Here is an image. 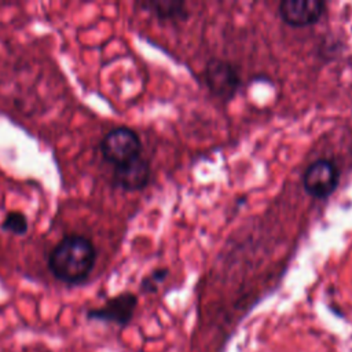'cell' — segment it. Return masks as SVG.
Instances as JSON below:
<instances>
[{
  "label": "cell",
  "mask_w": 352,
  "mask_h": 352,
  "mask_svg": "<svg viewBox=\"0 0 352 352\" xmlns=\"http://www.w3.org/2000/svg\"><path fill=\"white\" fill-rule=\"evenodd\" d=\"M139 7L160 21H183L188 15L186 3L180 0H150L139 3Z\"/></svg>",
  "instance_id": "cell-8"
},
{
  "label": "cell",
  "mask_w": 352,
  "mask_h": 352,
  "mask_svg": "<svg viewBox=\"0 0 352 352\" xmlns=\"http://www.w3.org/2000/svg\"><path fill=\"white\" fill-rule=\"evenodd\" d=\"M138 307V296L132 292H122L107 298L100 307L89 308L85 318L89 322L110 323L125 327L131 323Z\"/></svg>",
  "instance_id": "cell-3"
},
{
  "label": "cell",
  "mask_w": 352,
  "mask_h": 352,
  "mask_svg": "<svg viewBox=\"0 0 352 352\" xmlns=\"http://www.w3.org/2000/svg\"><path fill=\"white\" fill-rule=\"evenodd\" d=\"M142 140L139 135L128 126L110 129L100 140L99 150L103 160L113 168L124 165L142 155Z\"/></svg>",
  "instance_id": "cell-2"
},
{
  "label": "cell",
  "mask_w": 352,
  "mask_h": 352,
  "mask_svg": "<svg viewBox=\"0 0 352 352\" xmlns=\"http://www.w3.org/2000/svg\"><path fill=\"white\" fill-rule=\"evenodd\" d=\"M151 168L142 155L113 169L111 183L114 187L124 191H140L150 182Z\"/></svg>",
  "instance_id": "cell-7"
},
{
  "label": "cell",
  "mask_w": 352,
  "mask_h": 352,
  "mask_svg": "<svg viewBox=\"0 0 352 352\" xmlns=\"http://www.w3.org/2000/svg\"><path fill=\"white\" fill-rule=\"evenodd\" d=\"M169 271L168 268H155L148 275H146L140 282V292L142 293H155L158 286L166 279Z\"/></svg>",
  "instance_id": "cell-10"
},
{
  "label": "cell",
  "mask_w": 352,
  "mask_h": 352,
  "mask_svg": "<svg viewBox=\"0 0 352 352\" xmlns=\"http://www.w3.org/2000/svg\"><path fill=\"white\" fill-rule=\"evenodd\" d=\"M324 11L326 4L320 0H283L278 6L279 18L292 28L312 26Z\"/></svg>",
  "instance_id": "cell-6"
},
{
  "label": "cell",
  "mask_w": 352,
  "mask_h": 352,
  "mask_svg": "<svg viewBox=\"0 0 352 352\" xmlns=\"http://www.w3.org/2000/svg\"><path fill=\"white\" fill-rule=\"evenodd\" d=\"M96 257V248L89 238L81 234H66L50 250L47 264L58 282L78 286L89 278Z\"/></svg>",
  "instance_id": "cell-1"
},
{
  "label": "cell",
  "mask_w": 352,
  "mask_h": 352,
  "mask_svg": "<svg viewBox=\"0 0 352 352\" xmlns=\"http://www.w3.org/2000/svg\"><path fill=\"white\" fill-rule=\"evenodd\" d=\"M340 170L337 165L326 158L314 161L302 173V187L315 199H327L338 187Z\"/></svg>",
  "instance_id": "cell-4"
},
{
  "label": "cell",
  "mask_w": 352,
  "mask_h": 352,
  "mask_svg": "<svg viewBox=\"0 0 352 352\" xmlns=\"http://www.w3.org/2000/svg\"><path fill=\"white\" fill-rule=\"evenodd\" d=\"M0 228L11 235L22 236L29 231L28 216L21 210H10L4 214Z\"/></svg>",
  "instance_id": "cell-9"
},
{
  "label": "cell",
  "mask_w": 352,
  "mask_h": 352,
  "mask_svg": "<svg viewBox=\"0 0 352 352\" xmlns=\"http://www.w3.org/2000/svg\"><path fill=\"white\" fill-rule=\"evenodd\" d=\"M204 78L209 91L223 100L232 99L241 87V77L236 67L232 63L217 58L208 60Z\"/></svg>",
  "instance_id": "cell-5"
}]
</instances>
